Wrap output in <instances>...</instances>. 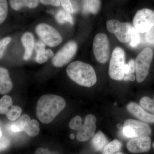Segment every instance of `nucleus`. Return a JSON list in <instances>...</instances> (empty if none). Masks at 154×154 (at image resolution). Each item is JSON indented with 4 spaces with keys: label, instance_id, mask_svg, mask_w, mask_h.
<instances>
[{
    "label": "nucleus",
    "instance_id": "1",
    "mask_svg": "<svg viewBox=\"0 0 154 154\" xmlns=\"http://www.w3.org/2000/svg\"><path fill=\"white\" fill-rule=\"evenodd\" d=\"M65 106V100L61 96L52 94L44 95L37 102L36 116L42 123H50Z\"/></svg>",
    "mask_w": 154,
    "mask_h": 154
},
{
    "label": "nucleus",
    "instance_id": "2",
    "mask_svg": "<svg viewBox=\"0 0 154 154\" xmlns=\"http://www.w3.org/2000/svg\"><path fill=\"white\" fill-rule=\"evenodd\" d=\"M68 76L78 85L91 88L96 84L97 77L93 67L80 61L72 62L67 66Z\"/></svg>",
    "mask_w": 154,
    "mask_h": 154
},
{
    "label": "nucleus",
    "instance_id": "3",
    "mask_svg": "<svg viewBox=\"0 0 154 154\" xmlns=\"http://www.w3.org/2000/svg\"><path fill=\"white\" fill-rule=\"evenodd\" d=\"M125 61L124 50L121 48L116 47L112 53L109 65V75L112 79L116 81L123 80L125 75Z\"/></svg>",
    "mask_w": 154,
    "mask_h": 154
},
{
    "label": "nucleus",
    "instance_id": "4",
    "mask_svg": "<svg viewBox=\"0 0 154 154\" xmlns=\"http://www.w3.org/2000/svg\"><path fill=\"white\" fill-rule=\"evenodd\" d=\"M153 53L151 48H146L139 54L135 61L137 80L141 83L149 74L150 66L152 60Z\"/></svg>",
    "mask_w": 154,
    "mask_h": 154
},
{
    "label": "nucleus",
    "instance_id": "5",
    "mask_svg": "<svg viewBox=\"0 0 154 154\" xmlns=\"http://www.w3.org/2000/svg\"><path fill=\"white\" fill-rule=\"evenodd\" d=\"M36 32L42 42L50 47H56L62 42V37L58 31L45 23H41L37 25Z\"/></svg>",
    "mask_w": 154,
    "mask_h": 154
},
{
    "label": "nucleus",
    "instance_id": "6",
    "mask_svg": "<svg viewBox=\"0 0 154 154\" xmlns=\"http://www.w3.org/2000/svg\"><path fill=\"white\" fill-rule=\"evenodd\" d=\"M122 132L126 137L134 138L143 136H148L151 133V129L146 123L132 119L125 122Z\"/></svg>",
    "mask_w": 154,
    "mask_h": 154
},
{
    "label": "nucleus",
    "instance_id": "7",
    "mask_svg": "<svg viewBox=\"0 0 154 154\" xmlns=\"http://www.w3.org/2000/svg\"><path fill=\"white\" fill-rule=\"evenodd\" d=\"M93 50L96 60L101 63H105L110 56V44L107 35L105 33H98L95 36L93 43Z\"/></svg>",
    "mask_w": 154,
    "mask_h": 154
},
{
    "label": "nucleus",
    "instance_id": "8",
    "mask_svg": "<svg viewBox=\"0 0 154 154\" xmlns=\"http://www.w3.org/2000/svg\"><path fill=\"white\" fill-rule=\"evenodd\" d=\"M133 23L139 33L147 32L154 26V11L146 8L139 10L135 15Z\"/></svg>",
    "mask_w": 154,
    "mask_h": 154
},
{
    "label": "nucleus",
    "instance_id": "9",
    "mask_svg": "<svg viewBox=\"0 0 154 154\" xmlns=\"http://www.w3.org/2000/svg\"><path fill=\"white\" fill-rule=\"evenodd\" d=\"M77 49L78 45L75 42H69L53 58V64L57 67H60L65 65L69 62L75 55Z\"/></svg>",
    "mask_w": 154,
    "mask_h": 154
},
{
    "label": "nucleus",
    "instance_id": "10",
    "mask_svg": "<svg viewBox=\"0 0 154 154\" xmlns=\"http://www.w3.org/2000/svg\"><path fill=\"white\" fill-rule=\"evenodd\" d=\"M108 31L114 33L116 38L122 43H127L130 40L131 25L128 22H121L117 20H108L106 23Z\"/></svg>",
    "mask_w": 154,
    "mask_h": 154
},
{
    "label": "nucleus",
    "instance_id": "11",
    "mask_svg": "<svg viewBox=\"0 0 154 154\" xmlns=\"http://www.w3.org/2000/svg\"><path fill=\"white\" fill-rule=\"evenodd\" d=\"M96 119L94 115L88 114L85 123L79 130L77 137L81 142L87 141L94 135L96 130Z\"/></svg>",
    "mask_w": 154,
    "mask_h": 154
},
{
    "label": "nucleus",
    "instance_id": "12",
    "mask_svg": "<svg viewBox=\"0 0 154 154\" xmlns=\"http://www.w3.org/2000/svg\"><path fill=\"white\" fill-rule=\"evenodd\" d=\"M151 139L149 136L134 138L128 142L127 148L131 152L133 153L146 152L151 148Z\"/></svg>",
    "mask_w": 154,
    "mask_h": 154
},
{
    "label": "nucleus",
    "instance_id": "13",
    "mask_svg": "<svg viewBox=\"0 0 154 154\" xmlns=\"http://www.w3.org/2000/svg\"><path fill=\"white\" fill-rule=\"evenodd\" d=\"M127 109L130 113L142 121L154 123V116L146 112L142 107L136 103H129L127 106Z\"/></svg>",
    "mask_w": 154,
    "mask_h": 154
},
{
    "label": "nucleus",
    "instance_id": "14",
    "mask_svg": "<svg viewBox=\"0 0 154 154\" xmlns=\"http://www.w3.org/2000/svg\"><path fill=\"white\" fill-rule=\"evenodd\" d=\"M13 84L7 69L0 66V94H8L12 90Z\"/></svg>",
    "mask_w": 154,
    "mask_h": 154
},
{
    "label": "nucleus",
    "instance_id": "15",
    "mask_svg": "<svg viewBox=\"0 0 154 154\" xmlns=\"http://www.w3.org/2000/svg\"><path fill=\"white\" fill-rule=\"evenodd\" d=\"M21 41L25 48L24 59L25 60H28L33 53L34 46V36L30 32H26L22 35Z\"/></svg>",
    "mask_w": 154,
    "mask_h": 154
},
{
    "label": "nucleus",
    "instance_id": "16",
    "mask_svg": "<svg viewBox=\"0 0 154 154\" xmlns=\"http://www.w3.org/2000/svg\"><path fill=\"white\" fill-rule=\"evenodd\" d=\"M30 121L31 120L29 116L27 114H23L19 117L18 120L11 124V130L14 132L24 131Z\"/></svg>",
    "mask_w": 154,
    "mask_h": 154
},
{
    "label": "nucleus",
    "instance_id": "17",
    "mask_svg": "<svg viewBox=\"0 0 154 154\" xmlns=\"http://www.w3.org/2000/svg\"><path fill=\"white\" fill-rule=\"evenodd\" d=\"M107 143V138L102 131H98L94 134L92 140L94 148L97 151H101L104 149Z\"/></svg>",
    "mask_w": 154,
    "mask_h": 154
},
{
    "label": "nucleus",
    "instance_id": "18",
    "mask_svg": "<svg viewBox=\"0 0 154 154\" xmlns=\"http://www.w3.org/2000/svg\"><path fill=\"white\" fill-rule=\"evenodd\" d=\"M100 0H85L84 3V12L96 14L100 9Z\"/></svg>",
    "mask_w": 154,
    "mask_h": 154
},
{
    "label": "nucleus",
    "instance_id": "19",
    "mask_svg": "<svg viewBox=\"0 0 154 154\" xmlns=\"http://www.w3.org/2000/svg\"><path fill=\"white\" fill-rule=\"evenodd\" d=\"M56 19L59 23L63 24L66 22H69L71 25H73L74 20L69 13L63 10H60L55 16Z\"/></svg>",
    "mask_w": 154,
    "mask_h": 154
},
{
    "label": "nucleus",
    "instance_id": "20",
    "mask_svg": "<svg viewBox=\"0 0 154 154\" xmlns=\"http://www.w3.org/2000/svg\"><path fill=\"white\" fill-rule=\"evenodd\" d=\"M39 123L36 119H32L25 128L24 131L30 137H35L40 131Z\"/></svg>",
    "mask_w": 154,
    "mask_h": 154
},
{
    "label": "nucleus",
    "instance_id": "21",
    "mask_svg": "<svg viewBox=\"0 0 154 154\" xmlns=\"http://www.w3.org/2000/svg\"><path fill=\"white\" fill-rule=\"evenodd\" d=\"M122 144L117 140L112 141L107 144L104 148L103 154H113L120 150Z\"/></svg>",
    "mask_w": 154,
    "mask_h": 154
},
{
    "label": "nucleus",
    "instance_id": "22",
    "mask_svg": "<svg viewBox=\"0 0 154 154\" xmlns=\"http://www.w3.org/2000/svg\"><path fill=\"white\" fill-rule=\"evenodd\" d=\"M54 56V53L50 49L45 50L41 52L37 53L36 57V61L39 64L44 63Z\"/></svg>",
    "mask_w": 154,
    "mask_h": 154
},
{
    "label": "nucleus",
    "instance_id": "23",
    "mask_svg": "<svg viewBox=\"0 0 154 154\" xmlns=\"http://www.w3.org/2000/svg\"><path fill=\"white\" fill-rule=\"evenodd\" d=\"M12 104L13 101L10 96L6 95L2 97L0 99V113L6 114Z\"/></svg>",
    "mask_w": 154,
    "mask_h": 154
},
{
    "label": "nucleus",
    "instance_id": "24",
    "mask_svg": "<svg viewBox=\"0 0 154 154\" xmlns=\"http://www.w3.org/2000/svg\"><path fill=\"white\" fill-rule=\"evenodd\" d=\"M22 112L21 107L17 106H12L6 113V115L9 120L14 121L20 117Z\"/></svg>",
    "mask_w": 154,
    "mask_h": 154
},
{
    "label": "nucleus",
    "instance_id": "25",
    "mask_svg": "<svg viewBox=\"0 0 154 154\" xmlns=\"http://www.w3.org/2000/svg\"><path fill=\"white\" fill-rule=\"evenodd\" d=\"M8 14V4L7 0H0V25L5 21Z\"/></svg>",
    "mask_w": 154,
    "mask_h": 154
},
{
    "label": "nucleus",
    "instance_id": "26",
    "mask_svg": "<svg viewBox=\"0 0 154 154\" xmlns=\"http://www.w3.org/2000/svg\"><path fill=\"white\" fill-rule=\"evenodd\" d=\"M141 107L154 114V102L148 97H143L140 102Z\"/></svg>",
    "mask_w": 154,
    "mask_h": 154
},
{
    "label": "nucleus",
    "instance_id": "27",
    "mask_svg": "<svg viewBox=\"0 0 154 154\" xmlns=\"http://www.w3.org/2000/svg\"><path fill=\"white\" fill-rule=\"evenodd\" d=\"M130 46L134 48L137 46L140 43V38L139 33L134 27H132L130 33Z\"/></svg>",
    "mask_w": 154,
    "mask_h": 154
},
{
    "label": "nucleus",
    "instance_id": "28",
    "mask_svg": "<svg viewBox=\"0 0 154 154\" xmlns=\"http://www.w3.org/2000/svg\"><path fill=\"white\" fill-rule=\"evenodd\" d=\"M82 125V118L79 116H75L72 119L69 124L70 128L75 130H79Z\"/></svg>",
    "mask_w": 154,
    "mask_h": 154
},
{
    "label": "nucleus",
    "instance_id": "29",
    "mask_svg": "<svg viewBox=\"0 0 154 154\" xmlns=\"http://www.w3.org/2000/svg\"><path fill=\"white\" fill-rule=\"evenodd\" d=\"M11 41L10 37H6L0 40V60L4 56L7 48Z\"/></svg>",
    "mask_w": 154,
    "mask_h": 154
},
{
    "label": "nucleus",
    "instance_id": "30",
    "mask_svg": "<svg viewBox=\"0 0 154 154\" xmlns=\"http://www.w3.org/2000/svg\"><path fill=\"white\" fill-rule=\"evenodd\" d=\"M61 4L64 9L69 14L74 13L75 10L70 0H60Z\"/></svg>",
    "mask_w": 154,
    "mask_h": 154
},
{
    "label": "nucleus",
    "instance_id": "31",
    "mask_svg": "<svg viewBox=\"0 0 154 154\" xmlns=\"http://www.w3.org/2000/svg\"><path fill=\"white\" fill-rule=\"evenodd\" d=\"M10 5L15 11H19L24 7L23 0H10Z\"/></svg>",
    "mask_w": 154,
    "mask_h": 154
},
{
    "label": "nucleus",
    "instance_id": "32",
    "mask_svg": "<svg viewBox=\"0 0 154 154\" xmlns=\"http://www.w3.org/2000/svg\"><path fill=\"white\" fill-rule=\"evenodd\" d=\"M146 33V39L147 42L154 45V26Z\"/></svg>",
    "mask_w": 154,
    "mask_h": 154
},
{
    "label": "nucleus",
    "instance_id": "33",
    "mask_svg": "<svg viewBox=\"0 0 154 154\" xmlns=\"http://www.w3.org/2000/svg\"><path fill=\"white\" fill-rule=\"evenodd\" d=\"M10 144V140L8 138L5 136L0 137V151L8 148Z\"/></svg>",
    "mask_w": 154,
    "mask_h": 154
},
{
    "label": "nucleus",
    "instance_id": "34",
    "mask_svg": "<svg viewBox=\"0 0 154 154\" xmlns=\"http://www.w3.org/2000/svg\"><path fill=\"white\" fill-rule=\"evenodd\" d=\"M24 7H28L29 8H34L38 6V0H23Z\"/></svg>",
    "mask_w": 154,
    "mask_h": 154
},
{
    "label": "nucleus",
    "instance_id": "35",
    "mask_svg": "<svg viewBox=\"0 0 154 154\" xmlns=\"http://www.w3.org/2000/svg\"><path fill=\"white\" fill-rule=\"evenodd\" d=\"M35 154H59L56 151H51L47 149L39 148L35 152Z\"/></svg>",
    "mask_w": 154,
    "mask_h": 154
},
{
    "label": "nucleus",
    "instance_id": "36",
    "mask_svg": "<svg viewBox=\"0 0 154 154\" xmlns=\"http://www.w3.org/2000/svg\"><path fill=\"white\" fill-rule=\"evenodd\" d=\"M42 4L45 5H51L58 7L60 5V0H40Z\"/></svg>",
    "mask_w": 154,
    "mask_h": 154
},
{
    "label": "nucleus",
    "instance_id": "37",
    "mask_svg": "<svg viewBox=\"0 0 154 154\" xmlns=\"http://www.w3.org/2000/svg\"><path fill=\"white\" fill-rule=\"evenodd\" d=\"M45 48V44L43 43V42L38 41L35 44V50L37 53L44 51Z\"/></svg>",
    "mask_w": 154,
    "mask_h": 154
},
{
    "label": "nucleus",
    "instance_id": "38",
    "mask_svg": "<svg viewBox=\"0 0 154 154\" xmlns=\"http://www.w3.org/2000/svg\"><path fill=\"white\" fill-rule=\"evenodd\" d=\"M128 66H129V74H132L135 71V61L131 59L128 62Z\"/></svg>",
    "mask_w": 154,
    "mask_h": 154
},
{
    "label": "nucleus",
    "instance_id": "39",
    "mask_svg": "<svg viewBox=\"0 0 154 154\" xmlns=\"http://www.w3.org/2000/svg\"><path fill=\"white\" fill-rule=\"evenodd\" d=\"M135 76L133 74H128L126 75L123 78V80L125 81H131V82H133L135 80Z\"/></svg>",
    "mask_w": 154,
    "mask_h": 154
},
{
    "label": "nucleus",
    "instance_id": "40",
    "mask_svg": "<svg viewBox=\"0 0 154 154\" xmlns=\"http://www.w3.org/2000/svg\"><path fill=\"white\" fill-rule=\"evenodd\" d=\"M124 74L127 75L129 74V66H128V64H125L124 68Z\"/></svg>",
    "mask_w": 154,
    "mask_h": 154
},
{
    "label": "nucleus",
    "instance_id": "41",
    "mask_svg": "<svg viewBox=\"0 0 154 154\" xmlns=\"http://www.w3.org/2000/svg\"><path fill=\"white\" fill-rule=\"evenodd\" d=\"M70 138L71 139H73L75 137V135L73 134H70Z\"/></svg>",
    "mask_w": 154,
    "mask_h": 154
},
{
    "label": "nucleus",
    "instance_id": "42",
    "mask_svg": "<svg viewBox=\"0 0 154 154\" xmlns=\"http://www.w3.org/2000/svg\"><path fill=\"white\" fill-rule=\"evenodd\" d=\"M2 136V131H1V128H0V137Z\"/></svg>",
    "mask_w": 154,
    "mask_h": 154
},
{
    "label": "nucleus",
    "instance_id": "43",
    "mask_svg": "<svg viewBox=\"0 0 154 154\" xmlns=\"http://www.w3.org/2000/svg\"><path fill=\"white\" fill-rule=\"evenodd\" d=\"M115 154H123L122 153L120 152H119L117 153H116Z\"/></svg>",
    "mask_w": 154,
    "mask_h": 154
},
{
    "label": "nucleus",
    "instance_id": "44",
    "mask_svg": "<svg viewBox=\"0 0 154 154\" xmlns=\"http://www.w3.org/2000/svg\"><path fill=\"white\" fill-rule=\"evenodd\" d=\"M152 146H153V148H154V142L153 143Z\"/></svg>",
    "mask_w": 154,
    "mask_h": 154
},
{
    "label": "nucleus",
    "instance_id": "45",
    "mask_svg": "<svg viewBox=\"0 0 154 154\" xmlns=\"http://www.w3.org/2000/svg\"></svg>",
    "mask_w": 154,
    "mask_h": 154
}]
</instances>
